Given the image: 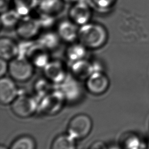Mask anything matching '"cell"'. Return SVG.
I'll return each instance as SVG.
<instances>
[{
    "label": "cell",
    "instance_id": "cell-30",
    "mask_svg": "<svg viewBox=\"0 0 149 149\" xmlns=\"http://www.w3.org/2000/svg\"><path fill=\"white\" fill-rule=\"evenodd\" d=\"M147 147H148V149H149V140H148V142L147 144Z\"/></svg>",
    "mask_w": 149,
    "mask_h": 149
},
{
    "label": "cell",
    "instance_id": "cell-16",
    "mask_svg": "<svg viewBox=\"0 0 149 149\" xmlns=\"http://www.w3.org/2000/svg\"><path fill=\"white\" fill-rule=\"evenodd\" d=\"M51 149H76L75 139L69 134H62L53 140Z\"/></svg>",
    "mask_w": 149,
    "mask_h": 149
},
{
    "label": "cell",
    "instance_id": "cell-24",
    "mask_svg": "<svg viewBox=\"0 0 149 149\" xmlns=\"http://www.w3.org/2000/svg\"><path fill=\"white\" fill-rule=\"evenodd\" d=\"M8 68H9V63H7V61L5 60L2 58H1V59H0V76L1 77H3V76L5 74V73L8 70Z\"/></svg>",
    "mask_w": 149,
    "mask_h": 149
},
{
    "label": "cell",
    "instance_id": "cell-4",
    "mask_svg": "<svg viewBox=\"0 0 149 149\" xmlns=\"http://www.w3.org/2000/svg\"><path fill=\"white\" fill-rule=\"evenodd\" d=\"M13 113L17 116L26 118L31 116L37 110L36 100L27 95H18L10 104Z\"/></svg>",
    "mask_w": 149,
    "mask_h": 149
},
{
    "label": "cell",
    "instance_id": "cell-22",
    "mask_svg": "<svg viewBox=\"0 0 149 149\" xmlns=\"http://www.w3.org/2000/svg\"><path fill=\"white\" fill-rule=\"evenodd\" d=\"M40 22L41 28L49 29L54 23V16L45 14L39 12L38 17H37Z\"/></svg>",
    "mask_w": 149,
    "mask_h": 149
},
{
    "label": "cell",
    "instance_id": "cell-28",
    "mask_svg": "<svg viewBox=\"0 0 149 149\" xmlns=\"http://www.w3.org/2000/svg\"><path fill=\"white\" fill-rule=\"evenodd\" d=\"M108 149H123V148H122L119 147H118V146H112L111 148H108Z\"/></svg>",
    "mask_w": 149,
    "mask_h": 149
},
{
    "label": "cell",
    "instance_id": "cell-18",
    "mask_svg": "<svg viewBox=\"0 0 149 149\" xmlns=\"http://www.w3.org/2000/svg\"><path fill=\"white\" fill-rule=\"evenodd\" d=\"M87 48L79 42H72L68 47L66 54L67 58L72 62L84 59L86 54Z\"/></svg>",
    "mask_w": 149,
    "mask_h": 149
},
{
    "label": "cell",
    "instance_id": "cell-10",
    "mask_svg": "<svg viewBox=\"0 0 149 149\" xmlns=\"http://www.w3.org/2000/svg\"><path fill=\"white\" fill-rule=\"evenodd\" d=\"M18 96L17 87L12 78L1 77L0 80V101L2 104H11Z\"/></svg>",
    "mask_w": 149,
    "mask_h": 149
},
{
    "label": "cell",
    "instance_id": "cell-13",
    "mask_svg": "<svg viewBox=\"0 0 149 149\" xmlns=\"http://www.w3.org/2000/svg\"><path fill=\"white\" fill-rule=\"evenodd\" d=\"M93 65L86 59L74 62L72 66V72L79 79H87L94 72Z\"/></svg>",
    "mask_w": 149,
    "mask_h": 149
},
{
    "label": "cell",
    "instance_id": "cell-9",
    "mask_svg": "<svg viewBox=\"0 0 149 149\" xmlns=\"http://www.w3.org/2000/svg\"><path fill=\"white\" fill-rule=\"evenodd\" d=\"M44 68L46 78L53 83H60L66 79V69L59 61H49Z\"/></svg>",
    "mask_w": 149,
    "mask_h": 149
},
{
    "label": "cell",
    "instance_id": "cell-20",
    "mask_svg": "<svg viewBox=\"0 0 149 149\" xmlns=\"http://www.w3.org/2000/svg\"><path fill=\"white\" fill-rule=\"evenodd\" d=\"M22 16L15 10H8L1 13V24L5 27H15Z\"/></svg>",
    "mask_w": 149,
    "mask_h": 149
},
{
    "label": "cell",
    "instance_id": "cell-8",
    "mask_svg": "<svg viewBox=\"0 0 149 149\" xmlns=\"http://www.w3.org/2000/svg\"><path fill=\"white\" fill-rule=\"evenodd\" d=\"M91 16L90 5L84 0H80L73 3L69 10L70 20L79 26L88 23Z\"/></svg>",
    "mask_w": 149,
    "mask_h": 149
},
{
    "label": "cell",
    "instance_id": "cell-3",
    "mask_svg": "<svg viewBox=\"0 0 149 149\" xmlns=\"http://www.w3.org/2000/svg\"><path fill=\"white\" fill-rule=\"evenodd\" d=\"M93 122L87 114L80 113L74 116L68 125V134L75 140H81L91 132Z\"/></svg>",
    "mask_w": 149,
    "mask_h": 149
},
{
    "label": "cell",
    "instance_id": "cell-21",
    "mask_svg": "<svg viewBox=\"0 0 149 149\" xmlns=\"http://www.w3.org/2000/svg\"><path fill=\"white\" fill-rule=\"evenodd\" d=\"M123 149H146L147 144L137 135L129 134L123 141Z\"/></svg>",
    "mask_w": 149,
    "mask_h": 149
},
{
    "label": "cell",
    "instance_id": "cell-15",
    "mask_svg": "<svg viewBox=\"0 0 149 149\" xmlns=\"http://www.w3.org/2000/svg\"><path fill=\"white\" fill-rule=\"evenodd\" d=\"M63 0H38L37 9L38 12L55 16L63 8Z\"/></svg>",
    "mask_w": 149,
    "mask_h": 149
},
{
    "label": "cell",
    "instance_id": "cell-12",
    "mask_svg": "<svg viewBox=\"0 0 149 149\" xmlns=\"http://www.w3.org/2000/svg\"><path fill=\"white\" fill-rule=\"evenodd\" d=\"M19 49L14 40L8 37H1L0 40V56L6 61H10L19 55Z\"/></svg>",
    "mask_w": 149,
    "mask_h": 149
},
{
    "label": "cell",
    "instance_id": "cell-11",
    "mask_svg": "<svg viewBox=\"0 0 149 149\" xmlns=\"http://www.w3.org/2000/svg\"><path fill=\"white\" fill-rule=\"evenodd\" d=\"M78 26L70 19L65 20L58 23L56 31L62 41L72 43L78 40Z\"/></svg>",
    "mask_w": 149,
    "mask_h": 149
},
{
    "label": "cell",
    "instance_id": "cell-14",
    "mask_svg": "<svg viewBox=\"0 0 149 149\" xmlns=\"http://www.w3.org/2000/svg\"><path fill=\"white\" fill-rule=\"evenodd\" d=\"M62 41L56 31L47 30L40 35L37 42L48 50L55 49Z\"/></svg>",
    "mask_w": 149,
    "mask_h": 149
},
{
    "label": "cell",
    "instance_id": "cell-25",
    "mask_svg": "<svg viewBox=\"0 0 149 149\" xmlns=\"http://www.w3.org/2000/svg\"><path fill=\"white\" fill-rule=\"evenodd\" d=\"M88 149H108V148L103 142L98 141L93 143Z\"/></svg>",
    "mask_w": 149,
    "mask_h": 149
},
{
    "label": "cell",
    "instance_id": "cell-19",
    "mask_svg": "<svg viewBox=\"0 0 149 149\" xmlns=\"http://www.w3.org/2000/svg\"><path fill=\"white\" fill-rule=\"evenodd\" d=\"M36 143L34 139L28 135L21 136L16 139L9 149H36Z\"/></svg>",
    "mask_w": 149,
    "mask_h": 149
},
{
    "label": "cell",
    "instance_id": "cell-23",
    "mask_svg": "<svg viewBox=\"0 0 149 149\" xmlns=\"http://www.w3.org/2000/svg\"><path fill=\"white\" fill-rule=\"evenodd\" d=\"M116 0H90V2L97 8L107 9L111 7Z\"/></svg>",
    "mask_w": 149,
    "mask_h": 149
},
{
    "label": "cell",
    "instance_id": "cell-26",
    "mask_svg": "<svg viewBox=\"0 0 149 149\" xmlns=\"http://www.w3.org/2000/svg\"><path fill=\"white\" fill-rule=\"evenodd\" d=\"M12 2V0H1V12L2 13L9 9L10 3Z\"/></svg>",
    "mask_w": 149,
    "mask_h": 149
},
{
    "label": "cell",
    "instance_id": "cell-2",
    "mask_svg": "<svg viewBox=\"0 0 149 149\" xmlns=\"http://www.w3.org/2000/svg\"><path fill=\"white\" fill-rule=\"evenodd\" d=\"M34 67L26 57L18 55L9 61L8 71L11 78L14 80L23 82L33 76Z\"/></svg>",
    "mask_w": 149,
    "mask_h": 149
},
{
    "label": "cell",
    "instance_id": "cell-7",
    "mask_svg": "<svg viewBox=\"0 0 149 149\" xmlns=\"http://www.w3.org/2000/svg\"><path fill=\"white\" fill-rule=\"evenodd\" d=\"M65 97L62 91H52L44 97L40 105L39 109L41 113L46 115H53L62 108Z\"/></svg>",
    "mask_w": 149,
    "mask_h": 149
},
{
    "label": "cell",
    "instance_id": "cell-6",
    "mask_svg": "<svg viewBox=\"0 0 149 149\" xmlns=\"http://www.w3.org/2000/svg\"><path fill=\"white\" fill-rule=\"evenodd\" d=\"M86 87L91 94L101 95L107 91L109 86V80L105 73L101 71H94L86 80Z\"/></svg>",
    "mask_w": 149,
    "mask_h": 149
},
{
    "label": "cell",
    "instance_id": "cell-27",
    "mask_svg": "<svg viewBox=\"0 0 149 149\" xmlns=\"http://www.w3.org/2000/svg\"><path fill=\"white\" fill-rule=\"evenodd\" d=\"M64 2H66V3H74L80 0H63Z\"/></svg>",
    "mask_w": 149,
    "mask_h": 149
},
{
    "label": "cell",
    "instance_id": "cell-17",
    "mask_svg": "<svg viewBox=\"0 0 149 149\" xmlns=\"http://www.w3.org/2000/svg\"><path fill=\"white\" fill-rule=\"evenodd\" d=\"M38 0H12L14 9L22 17L29 15L30 13L37 8Z\"/></svg>",
    "mask_w": 149,
    "mask_h": 149
},
{
    "label": "cell",
    "instance_id": "cell-29",
    "mask_svg": "<svg viewBox=\"0 0 149 149\" xmlns=\"http://www.w3.org/2000/svg\"><path fill=\"white\" fill-rule=\"evenodd\" d=\"M0 149H9V148H7L6 146H5L1 145V147H0Z\"/></svg>",
    "mask_w": 149,
    "mask_h": 149
},
{
    "label": "cell",
    "instance_id": "cell-1",
    "mask_svg": "<svg viewBox=\"0 0 149 149\" xmlns=\"http://www.w3.org/2000/svg\"><path fill=\"white\" fill-rule=\"evenodd\" d=\"M108 33L105 28L98 23L88 22L79 26L78 40L87 49L102 47L107 42Z\"/></svg>",
    "mask_w": 149,
    "mask_h": 149
},
{
    "label": "cell",
    "instance_id": "cell-5",
    "mask_svg": "<svg viewBox=\"0 0 149 149\" xmlns=\"http://www.w3.org/2000/svg\"><path fill=\"white\" fill-rule=\"evenodd\" d=\"M41 29L38 19L30 15L22 16L15 27L17 35L24 40H31L38 35Z\"/></svg>",
    "mask_w": 149,
    "mask_h": 149
}]
</instances>
